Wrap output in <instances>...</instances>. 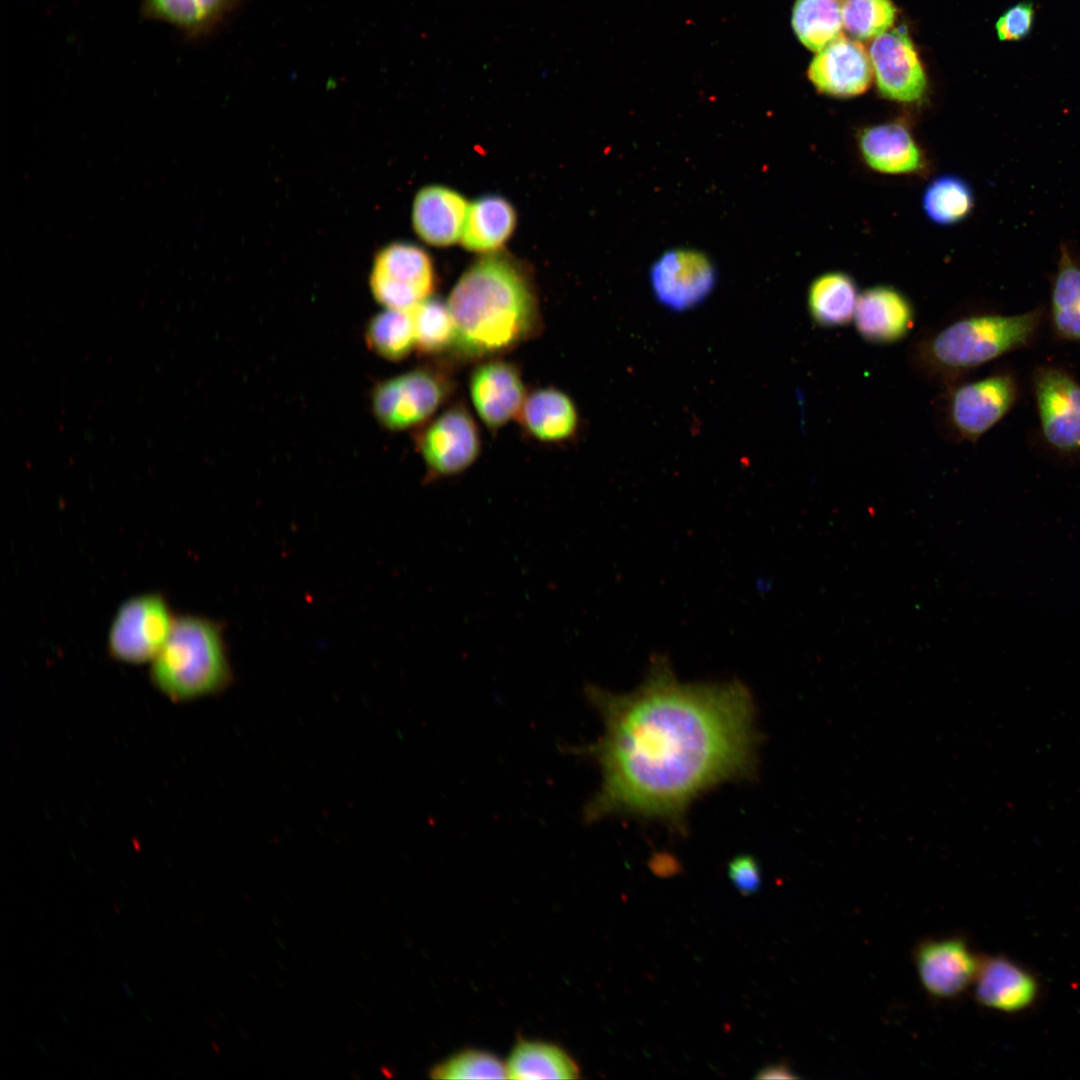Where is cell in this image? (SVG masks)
I'll return each mask as SVG.
<instances>
[{"instance_id":"1","label":"cell","mask_w":1080,"mask_h":1080,"mask_svg":"<svg viewBox=\"0 0 1080 1080\" xmlns=\"http://www.w3.org/2000/svg\"><path fill=\"white\" fill-rule=\"evenodd\" d=\"M586 695L604 724L596 742L572 751L594 760L602 777L587 821L630 815L679 829L698 796L753 774L754 704L740 681L684 683L656 656L632 692L590 685Z\"/></svg>"},{"instance_id":"2","label":"cell","mask_w":1080,"mask_h":1080,"mask_svg":"<svg viewBox=\"0 0 1080 1080\" xmlns=\"http://www.w3.org/2000/svg\"><path fill=\"white\" fill-rule=\"evenodd\" d=\"M447 306L455 326L454 346L481 357L512 348L535 330L536 299L520 268L502 256L471 265L453 287Z\"/></svg>"},{"instance_id":"3","label":"cell","mask_w":1080,"mask_h":1080,"mask_svg":"<svg viewBox=\"0 0 1080 1080\" xmlns=\"http://www.w3.org/2000/svg\"><path fill=\"white\" fill-rule=\"evenodd\" d=\"M1044 316V309L1037 307L1013 315L982 312L959 317L916 339L908 362L927 382L948 387L986 363L1029 347Z\"/></svg>"},{"instance_id":"4","label":"cell","mask_w":1080,"mask_h":1080,"mask_svg":"<svg viewBox=\"0 0 1080 1080\" xmlns=\"http://www.w3.org/2000/svg\"><path fill=\"white\" fill-rule=\"evenodd\" d=\"M150 663L153 685L174 702L216 693L231 680L222 629L202 616H177Z\"/></svg>"},{"instance_id":"5","label":"cell","mask_w":1080,"mask_h":1080,"mask_svg":"<svg viewBox=\"0 0 1080 1080\" xmlns=\"http://www.w3.org/2000/svg\"><path fill=\"white\" fill-rule=\"evenodd\" d=\"M944 389L936 406L940 430L951 441L974 444L1013 409L1020 395L1018 379L1007 368Z\"/></svg>"},{"instance_id":"6","label":"cell","mask_w":1080,"mask_h":1080,"mask_svg":"<svg viewBox=\"0 0 1080 1080\" xmlns=\"http://www.w3.org/2000/svg\"><path fill=\"white\" fill-rule=\"evenodd\" d=\"M1031 386L1042 443L1060 459L1079 460L1080 383L1068 370L1042 364L1033 370Z\"/></svg>"},{"instance_id":"7","label":"cell","mask_w":1080,"mask_h":1080,"mask_svg":"<svg viewBox=\"0 0 1080 1080\" xmlns=\"http://www.w3.org/2000/svg\"><path fill=\"white\" fill-rule=\"evenodd\" d=\"M160 593H144L124 601L107 636L110 655L124 663L151 662L165 644L175 621Z\"/></svg>"},{"instance_id":"8","label":"cell","mask_w":1080,"mask_h":1080,"mask_svg":"<svg viewBox=\"0 0 1080 1080\" xmlns=\"http://www.w3.org/2000/svg\"><path fill=\"white\" fill-rule=\"evenodd\" d=\"M369 279L378 303L386 309L411 311L433 291V264L420 247L397 242L377 253Z\"/></svg>"},{"instance_id":"9","label":"cell","mask_w":1080,"mask_h":1080,"mask_svg":"<svg viewBox=\"0 0 1080 1080\" xmlns=\"http://www.w3.org/2000/svg\"><path fill=\"white\" fill-rule=\"evenodd\" d=\"M447 392V383L437 373L415 369L376 385L371 396L372 411L385 428L408 429L430 418Z\"/></svg>"},{"instance_id":"10","label":"cell","mask_w":1080,"mask_h":1080,"mask_svg":"<svg viewBox=\"0 0 1080 1080\" xmlns=\"http://www.w3.org/2000/svg\"><path fill=\"white\" fill-rule=\"evenodd\" d=\"M649 282L658 303L671 311L683 312L701 304L712 293L717 271L703 252L674 248L652 263Z\"/></svg>"},{"instance_id":"11","label":"cell","mask_w":1080,"mask_h":1080,"mask_svg":"<svg viewBox=\"0 0 1080 1080\" xmlns=\"http://www.w3.org/2000/svg\"><path fill=\"white\" fill-rule=\"evenodd\" d=\"M982 959L960 936L921 941L914 962L924 989L934 998L953 999L973 985Z\"/></svg>"},{"instance_id":"12","label":"cell","mask_w":1080,"mask_h":1080,"mask_svg":"<svg viewBox=\"0 0 1080 1080\" xmlns=\"http://www.w3.org/2000/svg\"><path fill=\"white\" fill-rule=\"evenodd\" d=\"M432 477L457 475L470 467L480 451L476 424L463 407H453L434 419L418 441Z\"/></svg>"},{"instance_id":"13","label":"cell","mask_w":1080,"mask_h":1080,"mask_svg":"<svg viewBox=\"0 0 1080 1080\" xmlns=\"http://www.w3.org/2000/svg\"><path fill=\"white\" fill-rule=\"evenodd\" d=\"M869 56L880 94L893 101L912 103L927 89V78L905 27L877 36Z\"/></svg>"},{"instance_id":"14","label":"cell","mask_w":1080,"mask_h":1080,"mask_svg":"<svg viewBox=\"0 0 1080 1080\" xmlns=\"http://www.w3.org/2000/svg\"><path fill=\"white\" fill-rule=\"evenodd\" d=\"M973 985L979 1005L1011 1015L1031 1009L1041 993L1038 977L1004 955L983 958Z\"/></svg>"},{"instance_id":"15","label":"cell","mask_w":1080,"mask_h":1080,"mask_svg":"<svg viewBox=\"0 0 1080 1080\" xmlns=\"http://www.w3.org/2000/svg\"><path fill=\"white\" fill-rule=\"evenodd\" d=\"M872 75L871 59L865 47L844 36L817 52L808 68V78L817 91L838 98L864 93Z\"/></svg>"},{"instance_id":"16","label":"cell","mask_w":1080,"mask_h":1080,"mask_svg":"<svg viewBox=\"0 0 1080 1080\" xmlns=\"http://www.w3.org/2000/svg\"><path fill=\"white\" fill-rule=\"evenodd\" d=\"M853 322L864 341L888 345L909 334L914 326L915 310L902 291L879 284L859 293Z\"/></svg>"},{"instance_id":"17","label":"cell","mask_w":1080,"mask_h":1080,"mask_svg":"<svg viewBox=\"0 0 1080 1080\" xmlns=\"http://www.w3.org/2000/svg\"><path fill=\"white\" fill-rule=\"evenodd\" d=\"M474 408L484 422L497 429L519 416L526 399L518 370L503 361H490L477 367L470 379Z\"/></svg>"},{"instance_id":"18","label":"cell","mask_w":1080,"mask_h":1080,"mask_svg":"<svg viewBox=\"0 0 1080 1080\" xmlns=\"http://www.w3.org/2000/svg\"><path fill=\"white\" fill-rule=\"evenodd\" d=\"M858 150L872 170L889 175L916 174L925 167L924 154L910 129L893 121L861 129Z\"/></svg>"},{"instance_id":"19","label":"cell","mask_w":1080,"mask_h":1080,"mask_svg":"<svg viewBox=\"0 0 1080 1080\" xmlns=\"http://www.w3.org/2000/svg\"><path fill=\"white\" fill-rule=\"evenodd\" d=\"M469 203L459 192L441 185L422 188L413 202L412 223L426 243L446 247L461 239Z\"/></svg>"},{"instance_id":"20","label":"cell","mask_w":1080,"mask_h":1080,"mask_svg":"<svg viewBox=\"0 0 1080 1080\" xmlns=\"http://www.w3.org/2000/svg\"><path fill=\"white\" fill-rule=\"evenodd\" d=\"M1049 323L1056 339L1080 345V260L1066 244L1052 280Z\"/></svg>"},{"instance_id":"21","label":"cell","mask_w":1080,"mask_h":1080,"mask_svg":"<svg viewBox=\"0 0 1080 1080\" xmlns=\"http://www.w3.org/2000/svg\"><path fill=\"white\" fill-rule=\"evenodd\" d=\"M516 212L505 198L487 195L469 204L462 245L473 252H492L501 248L516 226Z\"/></svg>"},{"instance_id":"22","label":"cell","mask_w":1080,"mask_h":1080,"mask_svg":"<svg viewBox=\"0 0 1080 1080\" xmlns=\"http://www.w3.org/2000/svg\"><path fill=\"white\" fill-rule=\"evenodd\" d=\"M519 416L528 433L544 442L570 438L578 424L574 403L554 388L540 389L527 396Z\"/></svg>"},{"instance_id":"23","label":"cell","mask_w":1080,"mask_h":1080,"mask_svg":"<svg viewBox=\"0 0 1080 1080\" xmlns=\"http://www.w3.org/2000/svg\"><path fill=\"white\" fill-rule=\"evenodd\" d=\"M859 292L854 278L843 271H828L810 283L807 307L812 322L821 328L842 327L853 321Z\"/></svg>"},{"instance_id":"24","label":"cell","mask_w":1080,"mask_h":1080,"mask_svg":"<svg viewBox=\"0 0 1080 1080\" xmlns=\"http://www.w3.org/2000/svg\"><path fill=\"white\" fill-rule=\"evenodd\" d=\"M239 0H143L145 17L167 23L189 37L213 31Z\"/></svg>"},{"instance_id":"25","label":"cell","mask_w":1080,"mask_h":1080,"mask_svg":"<svg viewBox=\"0 0 1080 1080\" xmlns=\"http://www.w3.org/2000/svg\"><path fill=\"white\" fill-rule=\"evenodd\" d=\"M512 1079H578L580 1068L560 1046L539 1040L520 1038L506 1062Z\"/></svg>"},{"instance_id":"26","label":"cell","mask_w":1080,"mask_h":1080,"mask_svg":"<svg viewBox=\"0 0 1080 1080\" xmlns=\"http://www.w3.org/2000/svg\"><path fill=\"white\" fill-rule=\"evenodd\" d=\"M974 192L961 176L943 174L932 179L922 194V209L934 224L950 226L965 220L974 208Z\"/></svg>"},{"instance_id":"27","label":"cell","mask_w":1080,"mask_h":1080,"mask_svg":"<svg viewBox=\"0 0 1080 1080\" xmlns=\"http://www.w3.org/2000/svg\"><path fill=\"white\" fill-rule=\"evenodd\" d=\"M792 27L805 47L819 52L842 36V1L796 0Z\"/></svg>"},{"instance_id":"28","label":"cell","mask_w":1080,"mask_h":1080,"mask_svg":"<svg viewBox=\"0 0 1080 1080\" xmlns=\"http://www.w3.org/2000/svg\"><path fill=\"white\" fill-rule=\"evenodd\" d=\"M366 344L380 357L400 361L416 347L411 311L386 309L375 315L365 331Z\"/></svg>"},{"instance_id":"29","label":"cell","mask_w":1080,"mask_h":1080,"mask_svg":"<svg viewBox=\"0 0 1080 1080\" xmlns=\"http://www.w3.org/2000/svg\"><path fill=\"white\" fill-rule=\"evenodd\" d=\"M416 347L426 354L442 352L455 343V326L447 303L427 298L411 310Z\"/></svg>"},{"instance_id":"30","label":"cell","mask_w":1080,"mask_h":1080,"mask_svg":"<svg viewBox=\"0 0 1080 1080\" xmlns=\"http://www.w3.org/2000/svg\"><path fill=\"white\" fill-rule=\"evenodd\" d=\"M895 12L890 0H843V28L858 40L876 38L891 27Z\"/></svg>"},{"instance_id":"31","label":"cell","mask_w":1080,"mask_h":1080,"mask_svg":"<svg viewBox=\"0 0 1080 1080\" xmlns=\"http://www.w3.org/2000/svg\"><path fill=\"white\" fill-rule=\"evenodd\" d=\"M433 1079L508 1078L506 1064L487 1051L466 1049L436 1064L429 1072Z\"/></svg>"},{"instance_id":"32","label":"cell","mask_w":1080,"mask_h":1080,"mask_svg":"<svg viewBox=\"0 0 1080 1080\" xmlns=\"http://www.w3.org/2000/svg\"><path fill=\"white\" fill-rule=\"evenodd\" d=\"M1034 10L1029 2H1021L1006 10L996 22L1000 40H1020L1031 30Z\"/></svg>"},{"instance_id":"33","label":"cell","mask_w":1080,"mask_h":1080,"mask_svg":"<svg viewBox=\"0 0 1080 1080\" xmlns=\"http://www.w3.org/2000/svg\"><path fill=\"white\" fill-rule=\"evenodd\" d=\"M728 875L742 895H752L760 889V867L756 859L751 855L734 857L729 863Z\"/></svg>"},{"instance_id":"34","label":"cell","mask_w":1080,"mask_h":1080,"mask_svg":"<svg viewBox=\"0 0 1080 1080\" xmlns=\"http://www.w3.org/2000/svg\"><path fill=\"white\" fill-rule=\"evenodd\" d=\"M756 1078L760 1079H795L797 1075L793 1074L792 1070L784 1063H778L768 1065L761 1069Z\"/></svg>"},{"instance_id":"35","label":"cell","mask_w":1080,"mask_h":1080,"mask_svg":"<svg viewBox=\"0 0 1080 1080\" xmlns=\"http://www.w3.org/2000/svg\"><path fill=\"white\" fill-rule=\"evenodd\" d=\"M653 871L662 877L674 875L678 872V865L672 860L667 858H657L651 863Z\"/></svg>"}]
</instances>
